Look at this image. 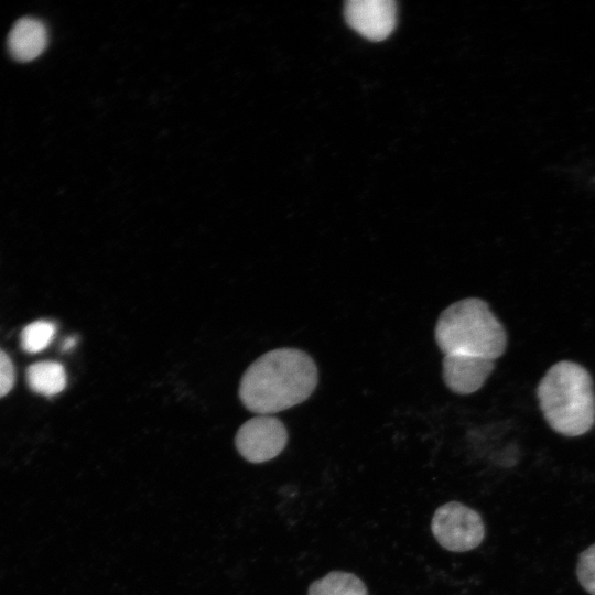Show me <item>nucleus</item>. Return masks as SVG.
Wrapping results in <instances>:
<instances>
[{
  "instance_id": "nucleus-1",
  "label": "nucleus",
  "mask_w": 595,
  "mask_h": 595,
  "mask_svg": "<svg viewBox=\"0 0 595 595\" xmlns=\"http://www.w3.org/2000/svg\"><path fill=\"white\" fill-rule=\"evenodd\" d=\"M317 381V367L310 355L298 348H278L247 368L240 380L239 398L249 411L269 415L305 401Z\"/></svg>"
},
{
  "instance_id": "nucleus-2",
  "label": "nucleus",
  "mask_w": 595,
  "mask_h": 595,
  "mask_svg": "<svg viewBox=\"0 0 595 595\" xmlns=\"http://www.w3.org/2000/svg\"><path fill=\"white\" fill-rule=\"evenodd\" d=\"M540 410L556 433L575 437L595 424L593 378L582 365L561 360L551 366L537 387Z\"/></svg>"
},
{
  "instance_id": "nucleus-3",
  "label": "nucleus",
  "mask_w": 595,
  "mask_h": 595,
  "mask_svg": "<svg viewBox=\"0 0 595 595\" xmlns=\"http://www.w3.org/2000/svg\"><path fill=\"white\" fill-rule=\"evenodd\" d=\"M434 337L444 355H468L496 360L507 348V332L482 299L454 302L439 316Z\"/></svg>"
},
{
  "instance_id": "nucleus-4",
  "label": "nucleus",
  "mask_w": 595,
  "mask_h": 595,
  "mask_svg": "<svg viewBox=\"0 0 595 595\" xmlns=\"http://www.w3.org/2000/svg\"><path fill=\"white\" fill-rule=\"evenodd\" d=\"M431 530L437 543L452 552L473 550L485 538L482 516L458 501H448L434 511Z\"/></svg>"
},
{
  "instance_id": "nucleus-5",
  "label": "nucleus",
  "mask_w": 595,
  "mask_h": 595,
  "mask_svg": "<svg viewBox=\"0 0 595 595\" xmlns=\"http://www.w3.org/2000/svg\"><path fill=\"white\" fill-rule=\"evenodd\" d=\"M288 443V431L278 418L257 415L237 431L235 445L250 463H263L277 457Z\"/></svg>"
},
{
  "instance_id": "nucleus-6",
  "label": "nucleus",
  "mask_w": 595,
  "mask_h": 595,
  "mask_svg": "<svg viewBox=\"0 0 595 595\" xmlns=\"http://www.w3.org/2000/svg\"><path fill=\"white\" fill-rule=\"evenodd\" d=\"M396 3L391 0H349L345 18L350 28L371 41L385 40L396 25Z\"/></svg>"
},
{
  "instance_id": "nucleus-7",
  "label": "nucleus",
  "mask_w": 595,
  "mask_h": 595,
  "mask_svg": "<svg viewBox=\"0 0 595 595\" xmlns=\"http://www.w3.org/2000/svg\"><path fill=\"white\" fill-rule=\"evenodd\" d=\"M443 380L457 394H470L479 390L495 368V360L468 356L444 355Z\"/></svg>"
},
{
  "instance_id": "nucleus-8",
  "label": "nucleus",
  "mask_w": 595,
  "mask_h": 595,
  "mask_svg": "<svg viewBox=\"0 0 595 595\" xmlns=\"http://www.w3.org/2000/svg\"><path fill=\"white\" fill-rule=\"evenodd\" d=\"M47 31L45 25L34 18H21L12 26L8 36V48L20 62L36 58L46 47Z\"/></svg>"
},
{
  "instance_id": "nucleus-9",
  "label": "nucleus",
  "mask_w": 595,
  "mask_h": 595,
  "mask_svg": "<svg viewBox=\"0 0 595 595\" xmlns=\"http://www.w3.org/2000/svg\"><path fill=\"white\" fill-rule=\"evenodd\" d=\"M26 382L34 392L52 397L66 387V372L60 363L40 361L26 369Z\"/></svg>"
},
{
  "instance_id": "nucleus-10",
  "label": "nucleus",
  "mask_w": 595,
  "mask_h": 595,
  "mask_svg": "<svg viewBox=\"0 0 595 595\" xmlns=\"http://www.w3.org/2000/svg\"><path fill=\"white\" fill-rule=\"evenodd\" d=\"M307 595H368V589L354 573L332 571L311 583Z\"/></svg>"
},
{
  "instance_id": "nucleus-11",
  "label": "nucleus",
  "mask_w": 595,
  "mask_h": 595,
  "mask_svg": "<svg viewBox=\"0 0 595 595\" xmlns=\"http://www.w3.org/2000/svg\"><path fill=\"white\" fill-rule=\"evenodd\" d=\"M56 327L48 321H35L26 325L21 333V346L30 354L40 353L52 342Z\"/></svg>"
},
{
  "instance_id": "nucleus-12",
  "label": "nucleus",
  "mask_w": 595,
  "mask_h": 595,
  "mask_svg": "<svg viewBox=\"0 0 595 595\" xmlns=\"http://www.w3.org/2000/svg\"><path fill=\"white\" fill-rule=\"evenodd\" d=\"M576 576L581 586L588 594L595 595V543L580 554Z\"/></svg>"
},
{
  "instance_id": "nucleus-13",
  "label": "nucleus",
  "mask_w": 595,
  "mask_h": 595,
  "mask_svg": "<svg viewBox=\"0 0 595 595\" xmlns=\"http://www.w3.org/2000/svg\"><path fill=\"white\" fill-rule=\"evenodd\" d=\"M15 379L14 367L10 357L0 349V398L13 388Z\"/></svg>"
},
{
  "instance_id": "nucleus-14",
  "label": "nucleus",
  "mask_w": 595,
  "mask_h": 595,
  "mask_svg": "<svg viewBox=\"0 0 595 595\" xmlns=\"http://www.w3.org/2000/svg\"><path fill=\"white\" fill-rule=\"evenodd\" d=\"M77 343V339L75 337L67 338L63 344V350L67 351L72 349Z\"/></svg>"
}]
</instances>
